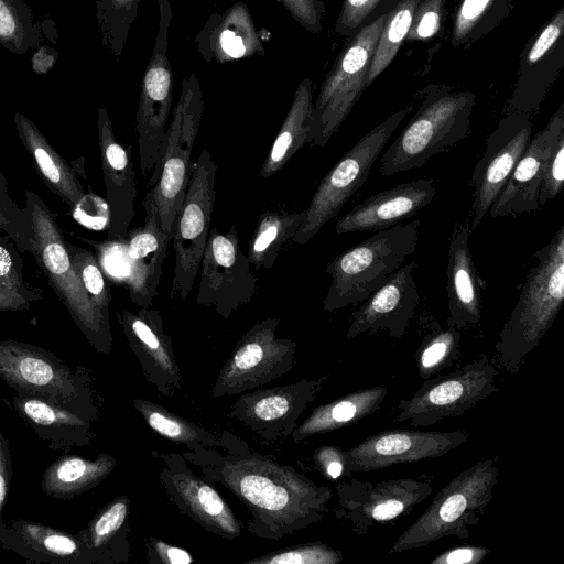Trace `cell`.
Listing matches in <instances>:
<instances>
[{"mask_svg": "<svg viewBox=\"0 0 564 564\" xmlns=\"http://www.w3.org/2000/svg\"><path fill=\"white\" fill-rule=\"evenodd\" d=\"M133 404L151 430L174 443L186 444L193 451L217 446L232 449L234 441L219 438L156 403L135 399Z\"/></svg>", "mask_w": 564, "mask_h": 564, "instance_id": "cell-38", "label": "cell"}, {"mask_svg": "<svg viewBox=\"0 0 564 564\" xmlns=\"http://www.w3.org/2000/svg\"><path fill=\"white\" fill-rule=\"evenodd\" d=\"M328 376L303 379L282 387L245 393L231 406L229 416L268 441L293 433L297 419L322 390Z\"/></svg>", "mask_w": 564, "mask_h": 564, "instance_id": "cell-19", "label": "cell"}, {"mask_svg": "<svg viewBox=\"0 0 564 564\" xmlns=\"http://www.w3.org/2000/svg\"><path fill=\"white\" fill-rule=\"evenodd\" d=\"M170 0H159V7L165 4V3H169Z\"/></svg>", "mask_w": 564, "mask_h": 564, "instance_id": "cell-58", "label": "cell"}, {"mask_svg": "<svg viewBox=\"0 0 564 564\" xmlns=\"http://www.w3.org/2000/svg\"><path fill=\"white\" fill-rule=\"evenodd\" d=\"M388 0H343L334 30L338 35L351 37L366 25L372 13Z\"/></svg>", "mask_w": 564, "mask_h": 564, "instance_id": "cell-47", "label": "cell"}, {"mask_svg": "<svg viewBox=\"0 0 564 564\" xmlns=\"http://www.w3.org/2000/svg\"><path fill=\"white\" fill-rule=\"evenodd\" d=\"M73 218L88 229L104 230L109 227L110 209L100 196L85 193L73 207Z\"/></svg>", "mask_w": 564, "mask_h": 564, "instance_id": "cell-50", "label": "cell"}, {"mask_svg": "<svg viewBox=\"0 0 564 564\" xmlns=\"http://www.w3.org/2000/svg\"><path fill=\"white\" fill-rule=\"evenodd\" d=\"M313 111L312 80L306 77L297 85L284 121L260 167L261 177L268 178L278 173L305 143L310 142Z\"/></svg>", "mask_w": 564, "mask_h": 564, "instance_id": "cell-34", "label": "cell"}, {"mask_svg": "<svg viewBox=\"0 0 564 564\" xmlns=\"http://www.w3.org/2000/svg\"><path fill=\"white\" fill-rule=\"evenodd\" d=\"M199 267L196 296L199 306H213L216 313L228 318L253 299L257 278L240 249L235 225L227 232H219L217 228L209 231Z\"/></svg>", "mask_w": 564, "mask_h": 564, "instance_id": "cell-16", "label": "cell"}, {"mask_svg": "<svg viewBox=\"0 0 564 564\" xmlns=\"http://www.w3.org/2000/svg\"><path fill=\"white\" fill-rule=\"evenodd\" d=\"M421 0H391L367 76V88L382 74L395 57L410 31L413 15Z\"/></svg>", "mask_w": 564, "mask_h": 564, "instance_id": "cell-39", "label": "cell"}, {"mask_svg": "<svg viewBox=\"0 0 564 564\" xmlns=\"http://www.w3.org/2000/svg\"><path fill=\"white\" fill-rule=\"evenodd\" d=\"M468 437L464 430H384L345 451L346 471L350 475L438 458L463 445Z\"/></svg>", "mask_w": 564, "mask_h": 564, "instance_id": "cell-18", "label": "cell"}, {"mask_svg": "<svg viewBox=\"0 0 564 564\" xmlns=\"http://www.w3.org/2000/svg\"><path fill=\"white\" fill-rule=\"evenodd\" d=\"M33 245L31 253L43 268L50 283L87 340L101 354L112 347L110 319L91 303L73 267L66 240L42 198L28 191Z\"/></svg>", "mask_w": 564, "mask_h": 564, "instance_id": "cell-7", "label": "cell"}, {"mask_svg": "<svg viewBox=\"0 0 564 564\" xmlns=\"http://www.w3.org/2000/svg\"><path fill=\"white\" fill-rule=\"evenodd\" d=\"M497 458H482L453 477L395 540L389 555L427 547L448 536L467 539L494 498Z\"/></svg>", "mask_w": 564, "mask_h": 564, "instance_id": "cell-4", "label": "cell"}, {"mask_svg": "<svg viewBox=\"0 0 564 564\" xmlns=\"http://www.w3.org/2000/svg\"><path fill=\"white\" fill-rule=\"evenodd\" d=\"M0 546L18 554L28 563L95 564L84 529L70 533L21 518L9 522L2 519Z\"/></svg>", "mask_w": 564, "mask_h": 564, "instance_id": "cell-26", "label": "cell"}, {"mask_svg": "<svg viewBox=\"0 0 564 564\" xmlns=\"http://www.w3.org/2000/svg\"><path fill=\"white\" fill-rule=\"evenodd\" d=\"M216 173L217 164L210 151L204 147L198 159L192 164L185 197L173 227V299L178 295L184 301L189 295L198 273L216 202Z\"/></svg>", "mask_w": 564, "mask_h": 564, "instance_id": "cell-13", "label": "cell"}, {"mask_svg": "<svg viewBox=\"0 0 564 564\" xmlns=\"http://www.w3.org/2000/svg\"><path fill=\"white\" fill-rule=\"evenodd\" d=\"M0 379L15 392L42 398L93 422L98 417L89 370L70 368L45 348L0 340Z\"/></svg>", "mask_w": 564, "mask_h": 564, "instance_id": "cell-6", "label": "cell"}, {"mask_svg": "<svg viewBox=\"0 0 564 564\" xmlns=\"http://www.w3.org/2000/svg\"><path fill=\"white\" fill-rule=\"evenodd\" d=\"M516 0H462L453 22L451 44L469 47L508 17Z\"/></svg>", "mask_w": 564, "mask_h": 564, "instance_id": "cell-37", "label": "cell"}, {"mask_svg": "<svg viewBox=\"0 0 564 564\" xmlns=\"http://www.w3.org/2000/svg\"><path fill=\"white\" fill-rule=\"evenodd\" d=\"M335 516L347 522L352 532L366 535L375 525L388 524L408 516L432 492L430 480L398 478L362 481L350 478L336 486Z\"/></svg>", "mask_w": 564, "mask_h": 564, "instance_id": "cell-15", "label": "cell"}, {"mask_svg": "<svg viewBox=\"0 0 564 564\" xmlns=\"http://www.w3.org/2000/svg\"><path fill=\"white\" fill-rule=\"evenodd\" d=\"M498 376L494 361L480 355L454 371L423 380L412 395L399 400L394 420L427 427L460 416L499 392Z\"/></svg>", "mask_w": 564, "mask_h": 564, "instance_id": "cell-10", "label": "cell"}, {"mask_svg": "<svg viewBox=\"0 0 564 564\" xmlns=\"http://www.w3.org/2000/svg\"><path fill=\"white\" fill-rule=\"evenodd\" d=\"M150 553L154 556V562L163 564H188L194 560L192 555L177 546L170 545L159 539H149Z\"/></svg>", "mask_w": 564, "mask_h": 564, "instance_id": "cell-54", "label": "cell"}, {"mask_svg": "<svg viewBox=\"0 0 564 564\" xmlns=\"http://www.w3.org/2000/svg\"><path fill=\"white\" fill-rule=\"evenodd\" d=\"M469 218L456 221L449 236L446 265L448 317L458 330L477 325L481 318V281L469 249Z\"/></svg>", "mask_w": 564, "mask_h": 564, "instance_id": "cell-28", "label": "cell"}, {"mask_svg": "<svg viewBox=\"0 0 564 564\" xmlns=\"http://www.w3.org/2000/svg\"><path fill=\"white\" fill-rule=\"evenodd\" d=\"M203 111V91L193 72L182 80L181 95L166 131L160 177L149 191L158 207L161 227L171 237L187 189L191 156Z\"/></svg>", "mask_w": 564, "mask_h": 564, "instance_id": "cell-11", "label": "cell"}, {"mask_svg": "<svg viewBox=\"0 0 564 564\" xmlns=\"http://www.w3.org/2000/svg\"><path fill=\"white\" fill-rule=\"evenodd\" d=\"M97 129L107 203L110 209L108 240H123L134 217L137 197L135 174L131 158L132 145L117 141L105 107L98 109Z\"/></svg>", "mask_w": 564, "mask_h": 564, "instance_id": "cell-24", "label": "cell"}, {"mask_svg": "<svg viewBox=\"0 0 564 564\" xmlns=\"http://www.w3.org/2000/svg\"><path fill=\"white\" fill-rule=\"evenodd\" d=\"M20 260L12 246L0 236V285L21 293L32 302L37 301L42 294L25 285Z\"/></svg>", "mask_w": 564, "mask_h": 564, "instance_id": "cell-48", "label": "cell"}, {"mask_svg": "<svg viewBox=\"0 0 564 564\" xmlns=\"http://www.w3.org/2000/svg\"><path fill=\"white\" fill-rule=\"evenodd\" d=\"M56 52L47 46H41L32 56V67L37 74L46 73L55 62Z\"/></svg>", "mask_w": 564, "mask_h": 564, "instance_id": "cell-57", "label": "cell"}, {"mask_svg": "<svg viewBox=\"0 0 564 564\" xmlns=\"http://www.w3.org/2000/svg\"><path fill=\"white\" fill-rule=\"evenodd\" d=\"M279 324V318L269 317L243 334L217 376L213 397H230L257 389L292 370L296 344L276 336Z\"/></svg>", "mask_w": 564, "mask_h": 564, "instance_id": "cell-14", "label": "cell"}, {"mask_svg": "<svg viewBox=\"0 0 564 564\" xmlns=\"http://www.w3.org/2000/svg\"><path fill=\"white\" fill-rule=\"evenodd\" d=\"M142 206L145 221L142 227L128 231L122 240L126 260V284L130 300L141 306L152 305L163 272L167 246L172 240L161 227L158 207L148 192Z\"/></svg>", "mask_w": 564, "mask_h": 564, "instance_id": "cell-23", "label": "cell"}, {"mask_svg": "<svg viewBox=\"0 0 564 564\" xmlns=\"http://www.w3.org/2000/svg\"><path fill=\"white\" fill-rule=\"evenodd\" d=\"M389 392L386 386L367 387L349 392L315 408L293 431V441L334 432L376 413Z\"/></svg>", "mask_w": 564, "mask_h": 564, "instance_id": "cell-32", "label": "cell"}, {"mask_svg": "<svg viewBox=\"0 0 564 564\" xmlns=\"http://www.w3.org/2000/svg\"><path fill=\"white\" fill-rule=\"evenodd\" d=\"M194 43L205 62H227L264 55V47L246 3L239 1L221 13H213Z\"/></svg>", "mask_w": 564, "mask_h": 564, "instance_id": "cell-29", "label": "cell"}, {"mask_svg": "<svg viewBox=\"0 0 564 564\" xmlns=\"http://www.w3.org/2000/svg\"><path fill=\"white\" fill-rule=\"evenodd\" d=\"M116 467V459L106 453L95 458L63 455L43 473L42 491L50 497L70 500L99 485Z\"/></svg>", "mask_w": 564, "mask_h": 564, "instance_id": "cell-33", "label": "cell"}, {"mask_svg": "<svg viewBox=\"0 0 564 564\" xmlns=\"http://www.w3.org/2000/svg\"><path fill=\"white\" fill-rule=\"evenodd\" d=\"M476 96L445 85H429L405 128L380 159V174L391 176L422 167L447 152L469 132Z\"/></svg>", "mask_w": 564, "mask_h": 564, "instance_id": "cell-3", "label": "cell"}, {"mask_svg": "<svg viewBox=\"0 0 564 564\" xmlns=\"http://www.w3.org/2000/svg\"><path fill=\"white\" fill-rule=\"evenodd\" d=\"M73 267L91 303L109 319L111 295L102 271L95 256L66 241Z\"/></svg>", "mask_w": 564, "mask_h": 564, "instance_id": "cell-43", "label": "cell"}, {"mask_svg": "<svg viewBox=\"0 0 564 564\" xmlns=\"http://www.w3.org/2000/svg\"><path fill=\"white\" fill-rule=\"evenodd\" d=\"M421 221L398 224L344 251L326 264L332 278L323 310L358 306L414 253Z\"/></svg>", "mask_w": 564, "mask_h": 564, "instance_id": "cell-5", "label": "cell"}, {"mask_svg": "<svg viewBox=\"0 0 564 564\" xmlns=\"http://www.w3.org/2000/svg\"><path fill=\"white\" fill-rule=\"evenodd\" d=\"M491 552L480 545H458L448 549L430 561L431 564H478Z\"/></svg>", "mask_w": 564, "mask_h": 564, "instance_id": "cell-52", "label": "cell"}, {"mask_svg": "<svg viewBox=\"0 0 564 564\" xmlns=\"http://www.w3.org/2000/svg\"><path fill=\"white\" fill-rule=\"evenodd\" d=\"M205 447L185 455L205 479L229 489L251 513L248 530L259 538L281 539L322 521L333 497L293 467L259 455L220 456Z\"/></svg>", "mask_w": 564, "mask_h": 564, "instance_id": "cell-1", "label": "cell"}, {"mask_svg": "<svg viewBox=\"0 0 564 564\" xmlns=\"http://www.w3.org/2000/svg\"><path fill=\"white\" fill-rule=\"evenodd\" d=\"M564 184V134H562L555 148L547 158L542 175L539 191V206H544L554 199L563 189Z\"/></svg>", "mask_w": 564, "mask_h": 564, "instance_id": "cell-49", "label": "cell"}, {"mask_svg": "<svg viewBox=\"0 0 564 564\" xmlns=\"http://www.w3.org/2000/svg\"><path fill=\"white\" fill-rule=\"evenodd\" d=\"M304 218L303 212L265 210L248 243L247 257L254 269H271L282 246L291 241Z\"/></svg>", "mask_w": 564, "mask_h": 564, "instance_id": "cell-36", "label": "cell"}, {"mask_svg": "<svg viewBox=\"0 0 564 564\" xmlns=\"http://www.w3.org/2000/svg\"><path fill=\"white\" fill-rule=\"evenodd\" d=\"M130 501L120 496L101 508L84 529L87 546L95 564H115L126 561Z\"/></svg>", "mask_w": 564, "mask_h": 564, "instance_id": "cell-35", "label": "cell"}, {"mask_svg": "<svg viewBox=\"0 0 564 564\" xmlns=\"http://www.w3.org/2000/svg\"><path fill=\"white\" fill-rule=\"evenodd\" d=\"M460 330L447 325L441 327L430 318L429 330L415 350V366L422 380L440 375L460 360Z\"/></svg>", "mask_w": 564, "mask_h": 564, "instance_id": "cell-40", "label": "cell"}, {"mask_svg": "<svg viewBox=\"0 0 564 564\" xmlns=\"http://www.w3.org/2000/svg\"><path fill=\"white\" fill-rule=\"evenodd\" d=\"M344 554L322 542L306 543L250 560L251 564H338Z\"/></svg>", "mask_w": 564, "mask_h": 564, "instance_id": "cell-45", "label": "cell"}, {"mask_svg": "<svg viewBox=\"0 0 564 564\" xmlns=\"http://www.w3.org/2000/svg\"><path fill=\"white\" fill-rule=\"evenodd\" d=\"M11 406L52 451L87 446L95 436L93 421L42 398L15 392Z\"/></svg>", "mask_w": 564, "mask_h": 564, "instance_id": "cell-30", "label": "cell"}, {"mask_svg": "<svg viewBox=\"0 0 564 564\" xmlns=\"http://www.w3.org/2000/svg\"><path fill=\"white\" fill-rule=\"evenodd\" d=\"M389 4V1H388ZM388 7L348 37L314 104L310 144L325 147L367 88V76Z\"/></svg>", "mask_w": 564, "mask_h": 564, "instance_id": "cell-8", "label": "cell"}, {"mask_svg": "<svg viewBox=\"0 0 564 564\" xmlns=\"http://www.w3.org/2000/svg\"><path fill=\"white\" fill-rule=\"evenodd\" d=\"M117 318L148 380L165 395L173 394L181 387L182 376L161 313L148 307L122 310Z\"/></svg>", "mask_w": 564, "mask_h": 564, "instance_id": "cell-25", "label": "cell"}, {"mask_svg": "<svg viewBox=\"0 0 564 564\" xmlns=\"http://www.w3.org/2000/svg\"><path fill=\"white\" fill-rule=\"evenodd\" d=\"M140 0H96L101 44L119 59L137 19Z\"/></svg>", "mask_w": 564, "mask_h": 564, "instance_id": "cell-42", "label": "cell"}, {"mask_svg": "<svg viewBox=\"0 0 564 564\" xmlns=\"http://www.w3.org/2000/svg\"><path fill=\"white\" fill-rule=\"evenodd\" d=\"M160 21L153 52L145 66L135 116L139 165L147 184L153 187L160 177L167 119L172 107L173 70L167 58V30L172 20L171 2L159 7Z\"/></svg>", "mask_w": 564, "mask_h": 564, "instance_id": "cell-12", "label": "cell"}, {"mask_svg": "<svg viewBox=\"0 0 564 564\" xmlns=\"http://www.w3.org/2000/svg\"><path fill=\"white\" fill-rule=\"evenodd\" d=\"M314 459L321 471L329 479H338L346 471L345 451L337 446H323L317 448Z\"/></svg>", "mask_w": 564, "mask_h": 564, "instance_id": "cell-53", "label": "cell"}, {"mask_svg": "<svg viewBox=\"0 0 564 564\" xmlns=\"http://www.w3.org/2000/svg\"><path fill=\"white\" fill-rule=\"evenodd\" d=\"M0 231L18 247L20 252L32 250L33 226L29 207H20L9 192V184L0 170Z\"/></svg>", "mask_w": 564, "mask_h": 564, "instance_id": "cell-44", "label": "cell"}, {"mask_svg": "<svg viewBox=\"0 0 564 564\" xmlns=\"http://www.w3.org/2000/svg\"><path fill=\"white\" fill-rule=\"evenodd\" d=\"M444 6L445 0H421L405 42L426 41L436 36L443 26Z\"/></svg>", "mask_w": 564, "mask_h": 564, "instance_id": "cell-46", "label": "cell"}, {"mask_svg": "<svg viewBox=\"0 0 564 564\" xmlns=\"http://www.w3.org/2000/svg\"><path fill=\"white\" fill-rule=\"evenodd\" d=\"M164 460L166 467L160 478L167 497L181 512L219 536H240L242 524L218 491L195 476L178 456L170 455Z\"/></svg>", "mask_w": 564, "mask_h": 564, "instance_id": "cell-21", "label": "cell"}, {"mask_svg": "<svg viewBox=\"0 0 564 564\" xmlns=\"http://www.w3.org/2000/svg\"><path fill=\"white\" fill-rule=\"evenodd\" d=\"M31 302L21 293L0 285V311L28 310L31 306Z\"/></svg>", "mask_w": 564, "mask_h": 564, "instance_id": "cell-56", "label": "cell"}, {"mask_svg": "<svg viewBox=\"0 0 564 564\" xmlns=\"http://www.w3.org/2000/svg\"><path fill=\"white\" fill-rule=\"evenodd\" d=\"M416 267L414 260L402 264L359 304L350 316L347 339L382 332L400 339L406 334L420 300L414 275Z\"/></svg>", "mask_w": 564, "mask_h": 564, "instance_id": "cell-20", "label": "cell"}, {"mask_svg": "<svg viewBox=\"0 0 564 564\" xmlns=\"http://www.w3.org/2000/svg\"><path fill=\"white\" fill-rule=\"evenodd\" d=\"M413 106L398 110L364 135L319 182L292 242L305 245L335 218L367 181L371 167L389 139Z\"/></svg>", "mask_w": 564, "mask_h": 564, "instance_id": "cell-9", "label": "cell"}, {"mask_svg": "<svg viewBox=\"0 0 564 564\" xmlns=\"http://www.w3.org/2000/svg\"><path fill=\"white\" fill-rule=\"evenodd\" d=\"M436 193L432 180L420 178L399 184L356 205L337 220L335 231L343 235L391 228L431 204Z\"/></svg>", "mask_w": 564, "mask_h": 564, "instance_id": "cell-27", "label": "cell"}, {"mask_svg": "<svg viewBox=\"0 0 564 564\" xmlns=\"http://www.w3.org/2000/svg\"><path fill=\"white\" fill-rule=\"evenodd\" d=\"M562 134H564V102L558 106L546 126L529 141L488 210L492 218L517 217L540 208L539 191L543 166Z\"/></svg>", "mask_w": 564, "mask_h": 564, "instance_id": "cell-22", "label": "cell"}, {"mask_svg": "<svg viewBox=\"0 0 564 564\" xmlns=\"http://www.w3.org/2000/svg\"><path fill=\"white\" fill-rule=\"evenodd\" d=\"M306 31L318 35L323 30L326 7L321 0H278Z\"/></svg>", "mask_w": 564, "mask_h": 564, "instance_id": "cell-51", "label": "cell"}, {"mask_svg": "<svg viewBox=\"0 0 564 564\" xmlns=\"http://www.w3.org/2000/svg\"><path fill=\"white\" fill-rule=\"evenodd\" d=\"M41 29L25 0H0V44L14 54L39 46Z\"/></svg>", "mask_w": 564, "mask_h": 564, "instance_id": "cell-41", "label": "cell"}, {"mask_svg": "<svg viewBox=\"0 0 564 564\" xmlns=\"http://www.w3.org/2000/svg\"><path fill=\"white\" fill-rule=\"evenodd\" d=\"M13 121L43 181L52 192L73 208L85 191L70 165L28 117L17 112Z\"/></svg>", "mask_w": 564, "mask_h": 564, "instance_id": "cell-31", "label": "cell"}, {"mask_svg": "<svg viewBox=\"0 0 564 564\" xmlns=\"http://www.w3.org/2000/svg\"><path fill=\"white\" fill-rule=\"evenodd\" d=\"M12 457L8 438L0 431V521L12 479Z\"/></svg>", "mask_w": 564, "mask_h": 564, "instance_id": "cell-55", "label": "cell"}, {"mask_svg": "<svg viewBox=\"0 0 564 564\" xmlns=\"http://www.w3.org/2000/svg\"><path fill=\"white\" fill-rule=\"evenodd\" d=\"M519 299L503 324L495 349L499 365L517 373L555 321L564 301V226L533 253Z\"/></svg>", "mask_w": 564, "mask_h": 564, "instance_id": "cell-2", "label": "cell"}, {"mask_svg": "<svg viewBox=\"0 0 564 564\" xmlns=\"http://www.w3.org/2000/svg\"><path fill=\"white\" fill-rule=\"evenodd\" d=\"M532 134L531 117L510 112L500 119L486 139L484 155L474 166L470 186L473 203L468 213L470 234L480 225L506 184Z\"/></svg>", "mask_w": 564, "mask_h": 564, "instance_id": "cell-17", "label": "cell"}]
</instances>
